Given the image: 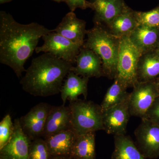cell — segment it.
Returning a JSON list of instances; mask_svg holds the SVG:
<instances>
[{"mask_svg":"<svg viewBox=\"0 0 159 159\" xmlns=\"http://www.w3.org/2000/svg\"><path fill=\"white\" fill-rule=\"evenodd\" d=\"M42 39L43 44L36 48V53H49L72 65L75 63L76 57L82 46L73 42L53 30L43 36Z\"/></svg>","mask_w":159,"mask_h":159,"instance_id":"6","label":"cell"},{"mask_svg":"<svg viewBox=\"0 0 159 159\" xmlns=\"http://www.w3.org/2000/svg\"><path fill=\"white\" fill-rule=\"evenodd\" d=\"M142 55V52L132 42L129 36L121 37L116 77L128 88H133L139 82L138 65Z\"/></svg>","mask_w":159,"mask_h":159,"instance_id":"5","label":"cell"},{"mask_svg":"<svg viewBox=\"0 0 159 159\" xmlns=\"http://www.w3.org/2000/svg\"><path fill=\"white\" fill-rule=\"evenodd\" d=\"M129 37L143 54L154 51L157 48L159 43V29L139 25Z\"/></svg>","mask_w":159,"mask_h":159,"instance_id":"16","label":"cell"},{"mask_svg":"<svg viewBox=\"0 0 159 159\" xmlns=\"http://www.w3.org/2000/svg\"><path fill=\"white\" fill-rule=\"evenodd\" d=\"M0 159H4V158H2V157H0Z\"/></svg>","mask_w":159,"mask_h":159,"instance_id":"34","label":"cell"},{"mask_svg":"<svg viewBox=\"0 0 159 159\" xmlns=\"http://www.w3.org/2000/svg\"><path fill=\"white\" fill-rule=\"evenodd\" d=\"M154 51L159 55V43L158 44L157 46V48L155 49Z\"/></svg>","mask_w":159,"mask_h":159,"instance_id":"30","label":"cell"},{"mask_svg":"<svg viewBox=\"0 0 159 159\" xmlns=\"http://www.w3.org/2000/svg\"><path fill=\"white\" fill-rule=\"evenodd\" d=\"M159 75V55L154 51L142 54L138 68L139 82L155 79Z\"/></svg>","mask_w":159,"mask_h":159,"instance_id":"22","label":"cell"},{"mask_svg":"<svg viewBox=\"0 0 159 159\" xmlns=\"http://www.w3.org/2000/svg\"><path fill=\"white\" fill-rule=\"evenodd\" d=\"M144 119H147L159 125V96L151 106Z\"/></svg>","mask_w":159,"mask_h":159,"instance_id":"27","label":"cell"},{"mask_svg":"<svg viewBox=\"0 0 159 159\" xmlns=\"http://www.w3.org/2000/svg\"><path fill=\"white\" fill-rule=\"evenodd\" d=\"M72 129L70 110L65 105L51 106L42 134L43 139L62 131Z\"/></svg>","mask_w":159,"mask_h":159,"instance_id":"13","label":"cell"},{"mask_svg":"<svg viewBox=\"0 0 159 159\" xmlns=\"http://www.w3.org/2000/svg\"><path fill=\"white\" fill-rule=\"evenodd\" d=\"M134 15L138 25L159 29V6L145 12L134 11Z\"/></svg>","mask_w":159,"mask_h":159,"instance_id":"25","label":"cell"},{"mask_svg":"<svg viewBox=\"0 0 159 159\" xmlns=\"http://www.w3.org/2000/svg\"><path fill=\"white\" fill-rule=\"evenodd\" d=\"M135 143L145 158L159 157V125L147 119H142L134 131Z\"/></svg>","mask_w":159,"mask_h":159,"instance_id":"8","label":"cell"},{"mask_svg":"<svg viewBox=\"0 0 159 159\" xmlns=\"http://www.w3.org/2000/svg\"><path fill=\"white\" fill-rule=\"evenodd\" d=\"M76 66L71 67V71L81 76L96 78L104 76L102 61L93 51L83 47L76 59Z\"/></svg>","mask_w":159,"mask_h":159,"instance_id":"12","label":"cell"},{"mask_svg":"<svg viewBox=\"0 0 159 159\" xmlns=\"http://www.w3.org/2000/svg\"><path fill=\"white\" fill-rule=\"evenodd\" d=\"M114 137L115 148L111 159H147L130 137L126 134Z\"/></svg>","mask_w":159,"mask_h":159,"instance_id":"20","label":"cell"},{"mask_svg":"<svg viewBox=\"0 0 159 159\" xmlns=\"http://www.w3.org/2000/svg\"><path fill=\"white\" fill-rule=\"evenodd\" d=\"M72 159H76L72 157Z\"/></svg>","mask_w":159,"mask_h":159,"instance_id":"35","label":"cell"},{"mask_svg":"<svg viewBox=\"0 0 159 159\" xmlns=\"http://www.w3.org/2000/svg\"><path fill=\"white\" fill-rule=\"evenodd\" d=\"M14 125L11 139L0 149V157L6 159H29V146L31 140L23 131L19 119H15Z\"/></svg>","mask_w":159,"mask_h":159,"instance_id":"11","label":"cell"},{"mask_svg":"<svg viewBox=\"0 0 159 159\" xmlns=\"http://www.w3.org/2000/svg\"><path fill=\"white\" fill-rule=\"evenodd\" d=\"M54 1H56L57 2H63V1H67V0H54Z\"/></svg>","mask_w":159,"mask_h":159,"instance_id":"32","label":"cell"},{"mask_svg":"<svg viewBox=\"0 0 159 159\" xmlns=\"http://www.w3.org/2000/svg\"><path fill=\"white\" fill-rule=\"evenodd\" d=\"M51 155L44 139L37 138L31 141L29 149V159H49Z\"/></svg>","mask_w":159,"mask_h":159,"instance_id":"24","label":"cell"},{"mask_svg":"<svg viewBox=\"0 0 159 159\" xmlns=\"http://www.w3.org/2000/svg\"><path fill=\"white\" fill-rule=\"evenodd\" d=\"M130 93L123 100L103 113L104 131L108 134H125L131 116L129 110Z\"/></svg>","mask_w":159,"mask_h":159,"instance_id":"9","label":"cell"},{"mask_svg":"<svg viewBox=\"0 0 159 159\" xmlns=\"http://www.w3.org/2000/svg\"><path fill=\"white\" fill-rule=\"evenodd\" d=\"M86 34L87 39L83 47L93 51L101 58L104 76L115 79L121 38L111 34L97 22Z\"/></svg>","mask_w":159,"mask_h":159,"instance_id":"3","label":"cell"},{"mask_svg":"<svg viewBox=\"0 0 159 159\" xmlns=\"http://www.w3.org/2000/svg\"><path fill=\"white\" fill-rule=\"evenodd\" d=\"M52 31L37 23L20 24L11 15L1 11L0 62L11 68L20 78L40 39Z\"/></svg>","mask_w":159,"mask_h":159,"instance_id":"1","label":"cell"},{"mask_svg":"<svg viewBox=\"0 0 159 159\" xmlns=\"http://www.w3.org/2000/svg\"><path fill=\"white\" fill-rule=\"evenodd\" d=\"M113 84L109 88L100 106L102 113L122 102L129 93L126 84L118 77H115Z\"/></svg>","mask_w":159,"mask_h":159,"instance_id":"23","label":"cell"},{"mask_svg":"<svg viewBox=\"0 0 159 159\" xmlns=\"http://www.w3.org/2000/svg\"><path fill=\"white\" fill-rule=\"evenodd\" d=\"M157 83L158 85L159 88V77L157 79Z\"/></svg>","mask_w":159,"mask_h":159,"instance_id":"33","label":"cell"},{"mask_svg":"<svg viewBox=\"0 0 159 159\" xmlns=\"http://www.w3.org/2000/svg\"><path fill=\"white\" fill-rule=\"evenodd\" d=\"M72 129L77 135L104 130L100 105L86 99L70 102Z\"/></svg>","mask_w":159,"mask_h":159,"instance_id":"4","label":"cell"},{"mask_svg":"<svg viewBox=\"0 0 159 159\" xmlns=\"http://www.w3.org/2000/svg\"><path fill=\"white\" fill-rule=\"evenodd\" d=\"M73 65L43 53L32 59L20 84L23 89L34 97H48L61 93L65 78Z\"/></svg>","mask_w":159,"mask_h":159,"instance_id":"2","label":"cell"},{"mask_svg":"<svg viewBox=\"0 0 159 159\" xmlns=\"http://www.w3.org/2000/svg\"><path fill=\"white\" fill-rule=\"evenodd\" d=\"M107 26L110 32L116 36L120 38L129 36L138 26L134 11L126 6Z\"/></svg>","mask_w":159,"mask_h":159,"instance_id":"19","label":"cell"},{"mask_svg":"<svg viewBox=\"0 0 159 159\" xmlns=\"http://www.w3.org/2000/svg\"><path fill=\"white\" fill-rule=\"evenodd\" d=\"M76 133L72 129L60 132L44 139L51 155L70 156Z\"/></svg>","mask_w":159,"mask_h":159,"instance_id":"17","label":"cell"},{"mask_svg":"<svg viewBox=\"0 0 159 159\" xmlns=\"http://www.w3.org/2000/svg\"><path fill=\"white\" fill-rule=\"evenodd\" d=\"M51 107L48 103L40 102L19 119L23 131L31 141L42 138L46 119Z\"/></svg>","mask_w":159,"mask_h":159,"instance_id":"10","label":"cell"},{"mask_svg":"<svg viewBox=\"0 0 159 159\" xmlns=\"http://www.w3.org/2000/svg\"><path fill=\"white\" fill-rule=\"evenodd\" d=\"M14 125L11 116L7 114L0 122V149L3 148L11 139Z\"/></svg>","mask_w":159,"mask_h":159,"instance_id":"26","label":"cell"},{"mask_svg":"<svg viewBox=\"0 0 159 159\" xmlns=\"http://www.w3.org/2000/svg\"><path fill=\"white\" fill-rule=\"evenodd\" d=\"M53 30L73 42L82 46L84 44V39L87 31L86 30L85 22L77 18L73 11L66 15Z\"/></svg>","mask_w":159,"mask_h":159,"instance_id":"14","label":"cell"},{"mask_svg":"<svg viewBox=\"0 0 159 159\" xmlns=\"http://www.w3.org/2000/svg\"><path fill=\"white\" fill-rule=\"evenodd\" d=\"M89 80L88 77H81L70 71L61 90L63 104L65 105L68 100L70 102L77 100L78 96L81 95L86 99Z\"/></svg>","mask_w":159,"mask_h":159,"instance_id":"15","label":"cell"},{"mask_svg":"<svg viewBox=\"0 0 159 159\" xmlns=\"http://www.w3.org/2000/svg\"><path fill=\"white\" fill-rule=\"evenodd\" d=\"M66 2L71 11H74L77 8L84 9L90 6V2L86 0H67Z\"/></svg>","mask_w":159,"mask_h":159,"instance_id":"28","label":"cell"},{"mask_svg":"<svg viewBox=\"0 0 159 159\" xmlns=\"http://www.w3.org/2000/svg\"><path fill=\"white\" fill-rule=\"evenodd\" d=\"M159 88L157 80L139 82L130 93L129 110L131 116L145 118L146 114L157 97Z\"/></svg>","mask_w":159,"mask_h":159,"instance_id":"7","label":"cell"},{"mask_svg":"<svg viewBox=\"0 0 159 159\" xmlns=\"http://www.w3.org/2000/svg\"><path fill=\"white\" fill-rule=\"evenodd\" d=\"M126 6L123 0H95L90 7L96 12V22L108 25Z\"/></svg>","mask_w":159,"mask_h":159,"instance_id":"18","label":"cell"},{"mask_svg":"<svg viewBox=\"0 0 159 159\" xmlns=\"http://www.w3.org/2000/svg\"><path fill=\"white\" fill-rule=\"evenodd\" d=\"M11 1V0H0V3L1 4H3V3L8 2Z\"/></svg>","mask_w":159,"mask_h":159,"instance_id":"31","label":"cell"},{"mask_svg":"<svg viewBox=\"0 0 159 159\" xmlns=\"http://www.w3.org/2000/svg\"><path fill=\"white\" fill-rule=\"evenodd\" d=\"M71 156L76 159H96V132L76 136Z\"/></svg>","mask_w":159,"mask_h":159,"instance_id":"21","label":"cell"},{"mask_svg":"<svg viewBox=\"0 0 159 159\" xmlns=\"http://www.w3.org/2000/svg\"><path fill=\"white\" fill-rule=\"evenodd\" d=\"M49 159H72L70 156L51 155Z\"/></svg>","mask_w":159,"mask_h":159,"instance_id":"29","label":"cell"}]
</instances>
